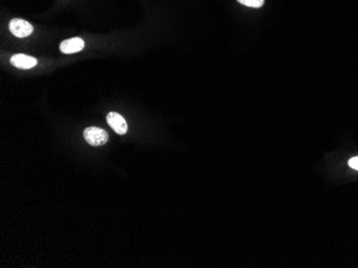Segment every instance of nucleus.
<instances>
[{"label":"nucleus","mask_w":358,"mask_h":268,"mask_svg":"<svg viewBox=\"0 0 358 268\" xmlns=\"http://www.w3.org/2000/svg\"><path fill=\"white\" fill-rule=\"evenodd\" d=\"M349 166L353 169L358 170V156L357 157H353L352 159H350L349 162Z\"/></svg>","instance_id":"7"},{"label":"nucleus","mask_w":358,"mask_h":268,"mask_svg":"<svg viewBox=\"0 0 358 268\" xmlns=\"http://www.w3.org/2000/svg\"><path fill=\"white\" fill-rule=\"evenodd\" d=\"M11 63L14 65L15 68L23 69V70H28L33 69V66L37 65V59L33 57H30L24 54H17L11 57Z\"/></svg>","instance_id":"5"},{"label":"nucleus","mask_w":358,"mask_h":268,"mask_svg":"<svg viewBox=\"0 0 358 268\" xmlns=\"http://www.w3.org/2000/svg\"><path fill=\"white\" fill-rule=\"evenodd\" d=\"M9 29L16 38H26L33 31V25L22 18H13L9 24Z\"/></svg>","instance_id":"2"},{"label":"nucleus","mask_w":358,"mask_h":268,"mask_svg":"<svg viewBox=\"0 0 358 268\" xmlns=\"http://www.w3.org/2000/svg\"><path fill=\"white\" fill-rule=\"evenodd\" d=\"M85 43L84 41L81 38H72L65 40L64 42H61L59 48L61 53L64 54H74L79 53L81 49H84Z\"/></svg>","instance_id":"4"},{"label":"nucleus","mask_w":358,"mask_h":268,"mask_svg":"<svg viewBox=\"0 0 358 268\" xmlns=\"http://www.w3.org/2000/svg\"><path fill=\"white\" fill-rule=\"evenodd\" d=\"M84 138L90 146L101 147L109 140L107 133L99 127H87L84 131Z\"/></svg>","instance_id":"1"},{"label":"nucleus","mask_w":358,"mask_h":268,"mask_svg":"<svg viewBox=\"0 0 358 268\" xmlns=\"http://www.w3.org/2000/svg\"><path fill=\"white\" fill-rule=\"evenodd\" d=\"M106 121L109 125L113 128L114 132L118 135H125L128 132V124L125 118L117 112H110L106 116Z\"/></svg>","instance_id":"3"},{"label":"nucleus","mask_w":358,"mask_h":268,"mask_svg":"<svg viewBox=\"0 0 358 268\" xmlns=\"http://www.w3.org/2000/svg\"><path fill=\"white\" fill-rule=\"evenodd\" d=\"M238 2L250 8H260L264 4V0H238Z\"/></svg>","instance_id":"6"}]
</instances>
